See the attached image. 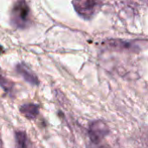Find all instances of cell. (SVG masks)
Returning <instances> with one entry per match:
<instances>
[{"label": "cell", "instance_id": "6da1fadb", "mask_svg": "<svg viewBox=\"0 0 148 148\" xmlns=\"http://www.w3.org/2000/svg\"><path fill=\"white\" fill-rule=\"evenodd\" d=\"M30 22V9L25 1L16 2L10 11V23L18 29H25Z\"/></svg>", "mask_w": 148, "mask_h": 148}, {"label": "cell", "instance_id": "7a4b0ae2", "mask_svg": "<svg viewBox=\"0 0 148 148\" xmlns=\"http://www.w3.org/2000/svg\"><path fill=\"white\" fill-rule=\"evenodd\" d=\"M73 5L77 13L83 18L91 17L98 10L100 6V2L83 0V1H74Z\"/></svg>", "mask_w": 148, "mask_h": 148}, {"label": "cell", "instance_id": "3957f363", "mask_svg": "<svg viewBox=\"0 0 148 148\" xmlns=\"http://www.w3.org/2000/svg\"><path fill=\"white\" fill-rule=\"evenodd\" d=\"M108 133V126L101 121H95L90 125L89 136L91 140L97 144L99 143Z\"/></svg>", "mask_w": 148, "mask_h": 148}, {"label": "cell", "instance_id": "277c9868", "mask_svg": "<svg viewBox=\"0 0 148 148\" xmlns=\"http://www.w3.org/2000/svg\"><path fill=\"white\" fill-rule=\"evenodd\" d=\"M16 70L29 84L35 86H37L39 84V80L36 74L32 72L24 63H18L16 66Z\"/></svg>", "mask_w": 148, "mask_h": 148}, {"label": "cell", "instance_id": "5b68a950", "mask_svg": "<svg viewBox=\"0 0 148 148\" xmlns=\"http://www.w3.org/2000/svg\"><path fill=\"white\" fill-rule=\"evenodd\" d=\"M20 113L29 120H34L39 114V106L34 103L23 104L19 108Z\"/></svg>", "mask_w": 148, "mask_h": 148}, {"label": "cell", "instance_id": "8992f818", "mask_svg": "<svg viewBox=\"0 0 148 148\" xmlns=\"http://www.w3.org/2000/svg\"><path fill=\"white\" fill-rule=\"evenodd\" d=\"M16 148H29V140L24 131H17L15 134Z\"/></svg>", "mask_w": 148, "mask_h": 148}, {"label": "cell", "instance_id": "52a82bcc", "mask_svg": "<svg viewBox=\"0 0 148 148\" xmlns=\"http://www.w3.org/2000/svg\"><path fill=\"white\" fill-rule=\"evenodd\" d=\"M0 87L4 89L6 92H10L13 88V82H11L9 79L5 78L0 71Z\"/></svg>", "mask_w": 148, "mask_h": 148}, {"label": "cell", "instance_id": "ba28073f", "mask_svg": "<svg viewBox=\"0 0 148 148\" xmlns=\"http://www.w3.org/2000/svg\"><path fill=\"white\" fill-rule=\"evenodd\" d=\"M0 148H3V143H2L1 140H0Z\"/></svg>", "mask_w": 148, "mask_h": 148}]
</instances>
